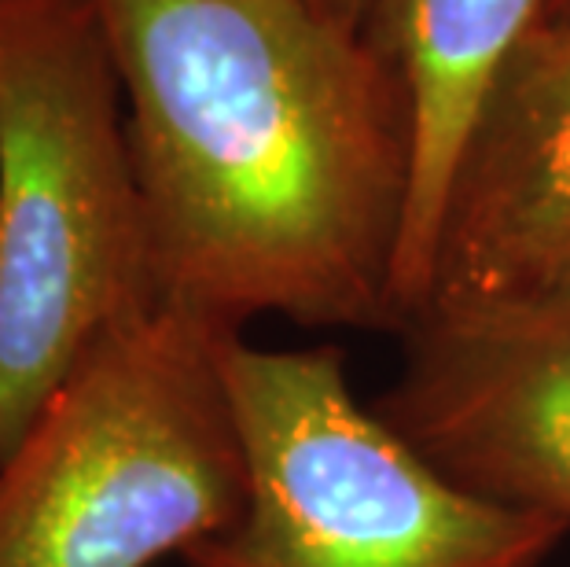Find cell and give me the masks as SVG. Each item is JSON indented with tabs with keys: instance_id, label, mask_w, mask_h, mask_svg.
I'll return each instance as SVG.
<instances>
[{
	"instance_id": "obj_9",
	"label": "cell",
	"mask_w": 570,
	"mask_h": 567,
	"mask_svg": "<svg viewBox=\"0 0 570 567\" xmlns=\"http://www.w3.org/2000/svg\"><path fill=\"white\" fill-rule=\"evenodd\" d=\"M563 4H570V0H544V8H563Z\"/></svg>"
},
{
	"instance_id": "obj_1",
	"label": "cell",
	"mask_w": 570,
	"mask_h": 567,
	"mask_svg": "<svg viewBox=\"0 0 570 567\" xmlns=\"http://www.w3.org/2000/svg\"><path fill=\"white\" fill-rule=\"evenodd\" d=\"M151 299L239 332L397 329L412 115L343 0H96Z\"/></svg>"
},
{
	"instance_id": "obj_2",
	"label": "cell",
	"mask_w": 570,
	"mask_h": 567,
	"mask_svg": "<svg viewBox=\"0 0 570 567\" xmlns=\"http://www.w3.org/2000/svg\"><path fill=\"white\" fill-rule=\"evenodd\" d=\"M233 335L159 299L107 324L0 465V567H151L233 527Z\"/></svg>"
},
{
	"instance_id": "obj_4",
	"label": "cell",
	"mask_w": 570,
	"mask_h": 567,
	"mask_svg": "<svg viewBox=\"0 0 570 567\" xmlns=\"http://www.w3.org/2000/svg\"><path fill=\"white\" fill-rule=\"evenodd\" d=\"M247 450L244 516L188 567H544L570 524L479 498L365 409L343 350L225 343Z\"/></svg>"
},
{
	"instance_id": "obj_6",
	"label": "cell",
	"mask_w": 570,
	"mask_h": 567,
	"mask_svg": "<svg viewBox=\"0 0 570 567\" xmlns=\"http://www.w3.org/2000/svg\"><path fill=\"white\" fill-rule=\"evenodd\" d=\"M563 284H570V4L541 11L471 133L420 313L504 303Z\"/></svg>"
},
{
	"instance_id": "obj_7",
	"label": "cell",
	"mask_w": 570,
	"mask_h": 567,
	"mask_svg": "<svg viewBox=\"0 0 570 567\" xmlns=\"http://www.w3.org/2000/svg\"><path fill=\"white\" fill-rule=\"evenodd\" d=\"M541 11L544 0H372L368 30L412 115V188L394 284L402 332L428 303L445 203L471 133Z\"/></svg>"
},
{
	"instance_id": "obj_8",
	"label": "cell",
	"mask_w": 570,
	"mask_h": 567,
	"mask_svg": "<svg viewBox=\"0 0 570 567\" xmlns=\"http://www.w3.org/2000/svg\"><path fill=\"white\" fill-rule=\"evenodd\" d=\"M343 4L357 8V11H365V16H368V11H372V0H343Z\"/></svg>"
},
{
	"instance_id": "obj_3",
	"label": "cell",
	"mask_w": 570,
	"mask_h": 567,
	"mask_svg": "<svg viewBox=\"0 0 570 567\" xmlns=\"http://www.w3.org/2000/svg\"><path fill=\"white\" fill-rule=\"evenodd\" d=\"M151 299L96 0H0V465L107 324Z\"/></svg>"
},
{
	"instance_id": "obj_5",
	"label": "cell",
	"mask_w": 570,
	"mask_h": 567,
	"mask_svg": "<svg viewBox=\"0 0 570 567\" xmlns=\"http://www.w3.org/2000/svg\"><path fill=\"white\" fill-rule=\"evenodd\" d=\"M405 335L375 413L456 487L570 524V284L428 310Z\"/></svg>"
}]
</instances>
